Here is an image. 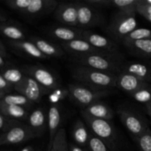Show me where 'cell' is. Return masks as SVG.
<instances>
[{"label":"cell","mask_w":151,"mask_h":151,"mask_svg":"<svg viewBox=\"0 0 151 151\" xmlns=\"http://www.w3.org/2000/svg\"><path fill=\"white\" fill-rule=\"evenodd\" d=\"M67 97H69V91L68 88H62L60 86L49 94V100L52 105H58Z\"/></svg>","instance_id":"obj_33"},{"label":"cell","mask_w":151,"mask_h":151,"mask_svg":"<svg viewBox=\"0 0 151 151\" xmlns=\"http://www.w3.org/2000/svg\"><path fill=\"white\" fill-rule=\"evenodd\" d=\"M89 137L90 131L85 123L81 119L77 120L72 128V138L75 144L83 148H86Z\"/></svg>","instance_id":"obj_23"},{"label":"cell","mask_w":151,"mask_h":151,"mask_svg":"<svg viewBox=\"0 0 151 151\" xmlns=\"http://www.w3.org/2000/svg\"><path fill=\"white\" fill-rule=\"evenodd\" d=\"M28 126L35 137H40L47 128V114L42 108L35 109L28 116Z\"/></svg>","instance_id":"obj_18"},{"label":"cell","mask_w":151,"mask_h":151,"mask_svg":"<svg viewBox=\"0 0 151 151\" xmlns=\"http://www.w3.org/2000/svg\"><path fill=\"white\" fill-rule=\"evenodd\" d=\"M146 19H147V20L148 21H150V22H151V16H149V17H147V18H145Z\"/></svg>","instance_id":"obj_49"},{"label":"cell","mask_w":151,"mask_h":151,"mask_svg":"<svg viewBox=\"0 0 151 151\" xmlns=\"http://www.w3.org/2000/svg\"><path fill=\"white\" fill-rule=\"evenodd\" d=\"M149 87H151L149 83L138 79L132 75L123 72H120L116 75V88H119L128 94L137 90Z\"/></svg>","instance_id":"obj_16"},{"label":"cell","mask_w":151,"mask_h":151,"mask_svg":"<svg viewBox=\"0 0 151 151\" xmlns=\"http://www.w3.org/2000/svg\"><path fill=\"white\" fill-rule=\"evenodd\" d=\"M146 111L151 119V104L146 105Z\"/></svg>","instance_id":"obj_45"},{"label":"cell","mask_w":151,"mask_h":151,"mask_svg":"<svg viewBox=\"0 0 151 151\" xmlns=\"http://www.w3.org/2000/svg\"><path fill=\"white\" fill-rule=\"evenodd\" d=\"M55 19L62 24L78 27V11L76 2H60L54 12Z\"/></svg>","instance_id":"obj_12"},{"label":"cell","mask_w":151,"mask_h":151,"mask_svg":"<svg viewBox=\"0 0 151 151\" xmlns=\"http://www.w3.org/2000/svg\"><path fill=\"white\" fill-rule=\"evenodd\" d=\"M81 112L95 119H106L109 121L113 119L114 116L113 110L107 104L101 101H97L89 105L83 109Z\"/></svg>","instance_id":"obj_22"},{"label":"cell","mask_w":151,"mask_h":151,"mask_svg":"<svg viewBox=\"0 0 151 151\" xmlns=\"http://www.w3.org/2000/svg\"><path fill=\"white\" fill-rule=\"evenodd\" d=\"M21 151H35V150H34V148L32 147V146L28 145V146H26L25 147H24V148Z\"/></svg>","instance_id":"obj_46"},{"label":"cell","mask_w":151,"mask_h":151,"mask_svg":"<svg viewBox=\"0 0 151 151\" xmlns=\"http://www.w3.org/2000/svg\"><path fill=\"white\" fill-rule=\"evenodd\" d=\"M84 29L67 26H57L50 28L47 33L50 38L58 41L59 44L66 43L75 39L83 38Z\"/></svg>","instance_id":"obj_15"},{"label":"cell","mask_w":151,"mask_h":151,"mask_svg":"<svg viewBox=\"0 0 151 151\" xmlns=\"http://www.w3.org/2000/svg\"><path fill=\"white\" fill-rule=\"evenodd\" d=\"M83 39L89 43L91 46L102 51L116 56L119 58L123 59V55L119 52V47L116 42L106 36L95 33L91 31L84 29L83 33Z\"/></svg>","instance_id":"obj_9"},{"label":"cell","mask_w":151,"mask_h":151,"mask_svg":"<svg viewBox=\"0 0 151 151\" xmlns=\"http://www.w3.org/2000/svg\"><path fill=\"white\" fill-rule=\"evenodd\" d=\"M84 2L96 8L110 7V0H84Z\"/></svg>","instance_id":"obj_38"},{"label":"cell","mask_w":151,"mask_h":151,"mask_svg":"<svg viewBox=\"0 0 151 151\" xmlns=\"http://www.w3.org/2000/svg\"><path fill=\"white\" fill-rule=\"evenodd\" d=\"M1 75L9 83L13 85V86L22 82L25 77V75L22 72V70L15 68L5 69Z\"/></svg>","instance_id":"obj_29"},{"label":"cell","mask_w":151,"mask_h":151,"mask_svg":"<svg viewBox=\"0 0 151 151\" xmlns=\"http://www.w3.org/2000/svg\"><path fill=\"white\" fill-rule=\"evenodd\" d=\"M21 70L25 75L35 80L49 94L56 88L61 86L54 73L44 66L32 64L24 65Z\"/></svg>","instance_id":"obj_6"},{"label":"cell","mask_w":151,"mask_h":151,"mask_svg":"<svg viewBox=\"0 0 151 151\" xmlns=\"http://www.w3.org/2000/svg\"><path fill=\"white\" fill-rule=\"evenodd\" d=\"M31 1L32 0H7L5 4L13 10L21 13L29 7Z\"/></svg>","instance_id":"obj_35"},{"label":"cell","mask_w":151,"mask_h":151,"mask_svg":"<svg viewBox=\"0 0 151 151\" xmlns=\"http://www.w3.org/2000/svg\"><path fill=\"white\" fill-rule=\"evenodd\" d=\"M84 149H85V151H88V150H87V149H86V148H84Z\"/></svg>","instance_id":"obj_50"},{"label":"cell","mask_w":151,"mask_h":151,"mask_svg":"<svg viewBox=\"0 0 151 151\" xmlns=\"http://www.w3.org/2000/svg\"><path fill=\"white\" fill-rule=\"evenodd\" d=\"M87 126L94 135L107 145L110 151H116L118 147L117 136L113 124L109 120L95 119L81 112Z\"/></svg>","instance_id":"obj_4"},{"label":"cell","mask_w":151,"mask_h":151,"mask_svg":"<svg viewBox=\"0 0 151 151\" xmlns=\"http://www.w3.org/2000/svg\"><path fill=\"white\" fill-rule=\"evenodd\" d=\"M127 50L134 55L142 57H151V39L136 41L124 44Z\"/></svg>","instance_id":"obj_25"},{"label":"cell","mask_w":151,"mask_h":151,"mask_svg":"<svg viewBox=\"0 0 151 151\" xmlns=\"http://www.w3.org/2000/svg\"><path fill=\"white\" fill-rule=\"evenodd\" d=\"M8 44L13 49L20 52L22 54L29 58L38 59V60L49 59L30 41H27V40H24V41H9Z\"/></svg>","instance_id":"obj_21"},{"label":"cell","mask_w":151,"mask_h":151,"mask_svg":"<svg viewBox=\"0 0 151 151\" xmlns=\"http://www.w3.org/2000/svg\"><path fill=\"white\" fill-rule=\"evenodd\" d=\"M136 13L137 12L135 11L117 10L114 15L106 29L113 41L122 42L127 35L137 29Z\"/></svg>","instance_id":"obj_3"},{"label":"cell","mask_w":151,"mask_h":151,"mask_svg":"<svg viewBox=\"0 0 151 151\" xmlns=\"http://www.w3.org/2000/svg\"><path fill=\"white\" fill-rule=\"evenodd\" d=\"M58 4L56 0H32L29 7L19 13L28 19H36L55 12Z\"/></svg>","instance_id":"obj_13"},{"label":"cell","mask_w":151,"mask_h":151,"mask_svg":"<svg viewBox=\"0 0 151 151\" xmlns=\"http://www.w3.org/2000/svg\"><path fill=\"white\" fill-rule=\"evenodd\" d=\"M0 33L9 38L10 41H24L26 39V35L22 28L5 22L0 23Z\"/></svg>","instance_id":"obj_26"},{"label":"cell","mask_w":151,"mask_h":151,"mask_svg":"<svg viewBox=\"0 0 151 151\" xmlns=\"http://www.w3.org/2000/svg\"><path fill=\"white\" fill-rule=\"evenodd\" d=\"M61 122V111L58 105H51L47 112V128L49 131V143L47 151L52 145L55 136L60 129Z\"/></svg>","instance_id":"obj_17"},{"label":"cell","mask_w":151,"mask_h":151,"mask_svg":"<svg viewBox=\"0 0 151 151\" xmlns=\"http://www.w3.org/2000/svg\"><path fill=\"white\" fill-rule=\"evenodd\" d=\"M141 151H151V131L147 128L136 139Z\"/></svg>","instance_id":"obj_34"},{"label":"cell","mask_w":151,"mask_h":151,"mask_svg":"<svg viewBox=\"0 0 151 151\" xmlns=\"http://www.w3.org/2000/svg\"><path fill=\"white\" fill-rule=\"evenodd\" d=\"M69 151H85V149L80 147L75 143H69Z\"/></svg>","instance_id":"obj_41"},{"label":"cell","mask_w":151,"mask_h":151,"mask_svg":"<svg viewBox=\"0 0 151 151\" xmlns=\"http://www.w3.org/2000/svg\"><path fill=\"white\" fill-rule=\"evenodd\" d=\"M121 72L130 74L144 82L151 83V66L142 63L127 62L122 64Z\"/></svg>","instance_id":"obj_19"},{"label":"cell","mask_w":151,"mask_h":151,"mask_svg":"<svg viewBox=\"0 0 151 151\" xmlns=\"http://www.w3.org/2000/svg\"><path fill=\"white\" fill-rule=\"evenodd\" d=\"M0 114L12 119H24L28 116L26 108L7 104L0 100Z\"/></svg>","instance_id":"obj_24"},{"label":"cell","mask_w":151,"mask_h":151,"mask_svg":"<svg viewBox=\"0 0 151 151\" xmlns=\"http://www.w3.org/2000/svg\"><path fill=\"white\" fill-rule=\"evenodd\" d=\"M4 95H5V94H4V92H2V91H0V100H1V99L2 98Z\"/></svg>","instance_id":"obj_48"},{"label":"cell","mask_w":151,"mask_h":151,"mask_svg":"<svg viewBox=\"0 0 151 151\" xmlns=\"http://www.w3.org/2000/svg\"><path fill=\"white\" fill-rule=\"evenodd\" d=\"M137 13H139L145 18L151 16V5L150 4H146L142 1V0H137Z\"/></svg>","instance_id":"obj_37"},{"label":"cell","mask_w":151,"mask_h":151,"mask_svg":"<svg viewBox=\"0 0 151 151\" xmlns=\"http://www.w3.org/2000/svg\"><path fill=\"white\" fill-rule=\"evenodd\" d=\"M117 114L122 123L135 139L148 128L145 122L134 112L124 109H119L117 111Z\"/></svg>","instance_id":"obj_11"},{"label":"cell","mask_w":151,"mask_h":151,"mask_svg":"<svg viewBox=\"0 0 151 151\" xmlns=\"http://www.w3.org/2000/svg\"><path fill=\"white\" fill-rule=\"evenodd\" d=\"M69 98L84 109L92 103L100 101L102 98L108 97L115 91L113 89L97 90L88 88L80 83H70L67 86Z\"/></svg>","instance_id":"obj_5"},{"label":"cell","mask_w":151,"mask_h":151,"mask_svg":"<svg viewBox=\"0 0 151 151\" xmlns=\"http://www.w3.org/2000/svg\"><path fill=\"white\" fill-rule=\"evenodd\" d=\"M29 41H32L36 46L37 48L48 58H60L64 55V50L63 48L60 45H58L52 41L35 36L30 37Z\"/></svg>","instance_id":"obj_20"},{"label":"cell","mask_w":151,"mask_h":151,"mask_svg":"<svg viewBox=\"0 0 151 151\" xmlns=\"http://www.w3.org/2000/svg\"><path fill=\"white\" fill-rule=\"evenodd\" d=\"M86 149L88 151H110L109 147L100 139L90 131V137Z\"/></svg>","instance_id":"obj_32"},{"label":"cell","mask_w":151,"mask_h":151,"mask_svg":"<svg viewBox=\"0 0 151 151\" xmlns=\"http://www.w3.org/2000/svg\"><path fill=\"white\" fill-rule=\"evenodd\" d=\"M13 88V86L9 83L5 79L2 77V75H0V91L6 94L7 92L11 91Z\"/></svg>","instance_id":"obj_39"},{"label":"cell","mask_w":151,"mask_h":151,"mask_svg":"<svg viewBox=\"0 0 151 151\" xmlns=\"http://www.w3.org/2000/svg\"><path fill=\"white\" fill-rule=\"evenodd\" d=\"M137 0H110V7H115L118 10L137 12Z\"/></svg>","instance_id":"obj_30"},{"label":"cell","mask_w":151,"mask_h":151,"mask_svg":"<svg viewBox=\"0 0 151 151\" xmlns=\"http://www.w3.org/2000/svg\"><path fill=\"white\" fill-rule=\"evenodd\" d=\"M48 151H59L58 142L55 139H54V141H53V143H52V147Z\"/></svg>","instance_id":"obj_43"},{"label":"cell","mask_w":151,"mask_h":151,"mask_svg":"<svg viewBox=\"0 0 151 151\" xmlns=\"http://www.w3.org/2000/svg\"><path fill=\"white\" fill-rule=\"evenodd\" d=\"M1 101L7 104L14 105V106H22V107L28 108L33 105V103L29 101L26 97L20 94H5L2 98Z\"/></svg>","instance_id":"obj_27"},{"label":"cell","mask_w":151,"mask_h":151,"mask_svg":"<svg viewBox=\"0 0 151 151\" xmlns=\"http://www.w3.org/2000/svg\"><path fill=\"white\" fill-rule=\"evenodd\" d=\"M59 44L63 48L64 52H66L68 54L70 55V56L94 53V54H101L105 55L113 56V57L118 58L116 56L113 55L109 54V53L106 52L102 51V50L95 48V47L91 46L89 43L87 42L86 41H85L83 38H81V39H75L73 40V41H68V42L66 43H61V44Z\"/></svg>","instance_id":"obj_14"},{"label":"cell","mask_w":151,"mask_h":151,"mask_svg":"<svg viewBox=\"0 0 151 151\" xmlns=\"http://www.w3.org/2000/svg\"><path fill=\"white\" fill-rule=\"evenodd\" d=\"M0 55H1L4 58L7 57V50H6L5 47L3 45V44L1 42V41H0Z\"/></svg>","instance_id":"obj_42"},{"label":"cell","mask_w":151,"mask_h":151,"mask_svg":"<svg viewBox=\"0 0 151 151\" xmlns=\"http://www.w3.org/2000/svg\"><path fill=\"white\" fill-rule=\"evenodd\" d=\"M5 65V61H4V58L0 55V67L4 66Z\"/></svg>","instance_id":"obj_47"},{"label":"cell","mask_w":151,"mask_h":151,"mask_svg":"<svg viewBox=\"0 0 151 151\" xmlns=\"http://www.w3.org/2000/svg\"><path fill=\"white\" fill-rule=\"evenodd\" d=\"M34 138H35V136L28 125L14 120L13 124L0 135V145L20 144Z\"/></svg>","instance_id":"obj_7"},{"label":"cell","mask_w":151,"mask_h":151,"mask_svg":"<svg viewBox=\"0 0 151 151\" xmlns=\"http://www.w3.org/2000/svg\"><path fill=\"white\" fill-rule=\"evenodd\" d=\"M55 139L57 141L58 145L59 151H69V143L66 140V131L63 128H60L55 136Z\"/></svg>","instance_id":"obj_36"},{"label":"cell","mask_w":151,"mask_h":151,"mask_svg":"<svg viewBox=\"0 0 151 151\" xmlns=\"http://www.w3.org/2000/svg\"><path fill=\"white\" fill-rule=\"evenodd\" d=\"M129 95L139 103L145 105L151 104V87L137 90L129 94Z\"/></svg>","instance_id":"obj_31"},{"label":"cell","mask_w":151,"mask_h":151,"mask_svg":"<svg viewBox=\"0 0 151 151\" xmlns=\"http://www.w3.org/2000/svg\"><path fill=\"white\" fill-rule=\"evenodd\" d=\"M70 59L75 66H85L114 75L120 73L121 66L123 63L122 59L94 53L71 55Z\"/></svg>","instance_id":"obj_2"},{"label":"cell","mask_w":151,"mask_h":151,"mask_svg":"<svg viewBox=\"0 0 151 151\" xmlns=\"http://www.w3.org/2000/svg\"><path fill=\"white\" fill-rule=\"evenodd\" d=\"M7 20V17L4 13H3L2 12L0 11V23H3V22H5Z\"/></svg>","instance_id":"obj_44"},{"label":"cell","mask_w":151,"mask_h":151,"mask_svg":"<svg viewBox=\"0 0 151 151\" xmlns=\"http://www.w3.org/2000/svg\"><path fill=\"white\" fill-rule=\"evenodd\" d=\"M78 11V28H86L100 26L105 23V16L98 8L86 4L83 1H76Z\"/></svg>","instance_id":"obj_8"},{"label":"cell","mask_w":151,"mask_h":151,"mask_svg":"<svg viewBox=\"0 0 151 151\" xmlns=\"http://www.w3.org/2000/svg\"><path fill=\"white\" fill-rule=\"evenodd\" d=\"M13 88L19 94L26 97L32 103H39L43 96L49 94L35 80L27 75L22 82L14 86Z\"/></svg>","instance_id":"obj_10"},{"label":"cell","mask_w":151,"mask_h":151,"mask_svg":"<svg viewBox=\"0 0 151 151\" xmlns=\"http://www.w3.org/2000/svg\"><path fill=\"white\" fill-rule=\"evenodd\" d=\"M72 75L80 84L88 88L97 90L116 88V75L114 74L75 66L72 69Z\"/></svg>","instance_id":"obj_1"},{"label":"cell","mask_w":151,"mask_h":151,"mask_svg":"<svg viewBox=\"0 0 151 151\" xmlns=\"http://www.w3.org/2000/svg\"><path fill=\"white\" fill-rule=\"evenodd\" d=\"M14 120H16V119H9V118L6 117L4 115L0 114V130L2 129L4 131L10 125H12Z\"/></svg>","instance_id":"obj_40"},{"label":"cell","mask_w":151,"mask_h":151,"mask_svg":"<svg viewBox=\"0 0 151 151\" xmlns=\"http://www.w3.org/2000/svg\"><path fill=\"white\" fill-rule=\"evenodd\" d=\"M145 39H151V29L147 28H138L134 29L129 35H127L122 40V43L124 45L134 41Z\"/></svg>","instance_id":"obj_28"}]
</instances>
